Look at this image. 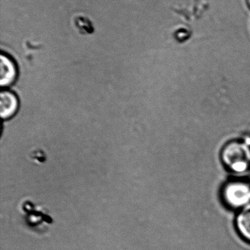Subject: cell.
<instances>
[{"label":"cell","instance_id":"obj_1","mask_svg":"<svg viewBox=\"0 0 250 250\" xmlns=\"http://www.w3.org/2000/svg\"><path fill=\"white\" fill-rule=\"evenodd\" d=\"M224 167L235 175L250 170V144L248 140H233L223 146L220 154Z\"/></svg>","mask_w":250,"mask_h":250},{"label":"cell","instance_id":"obj_2","mask_svg":"<svg viewBox=\"0 0 250 250\" xmlns=\"http://www.w3.org/2000/svg\"><path fill=\"white\" fill-rule=\"evenodd\" d=\"M222 199L230 209L239 210L250 205V182L245 179H233L225 184Z\"/></svg>","mask_w":250,"mask_h":250},{"label":"cell","instance_id":"obj_3","mask_svg":"<svg viewBox=\"0 0 250 250\" xmlns=\"http://www.w3.org/2000/svg\"><path fill=\"white\" fill-rule=\"evenodd\" d=\"M0 83L1 86H7L13 83L17 75L14 62L6 54H1L0 57Z\"/></svg>","mask_w":250,"mask_h":250},{"label":"cell","instance_id":"obj_4","mask_svg":"<svg viewBox=\"0 0 250 250\" xmlns=\"http://www.w3.org/2000/svg\"><path fill=\"white\" fill-rule=\"evenodd\" d=\"M19 108V102L16 95L11 92H1L0 96V114L1 118L7 120L13 117Z\"/></svg>","mask_w":250,"mask_h":250},{"label":"cell","instance_id":"obj_5","mask_svg":"<svg viewBox=\"0 0 250 250\" xmlns=\"http://www.w3.org/2000/svg\"><path fill=\"white\" fill-rule=\"evenodd\" d=\"M235 226L242 239L250 243V205L239 211L235 219Z\"/></svg>","mask_w":250,"mask_h":250},{"label":"cell","instance_id":"obj_6","mask_svg":"<svg viewBox=\"0 0 250 250\" xmlns=\"http://www.w3.org/2000/svg\"><path fill=\"white\" fill-rule=\"evenodd\" d=\"M247 3H248V5L249 6L250 8V0H247Z\"/></svg>","mask_w":250,"mask_h":250},{"label":"cell","instance_id":"obj_7","mask_svg":"<svg viewBox=\"0 0 250 250\" xmlns=\"http://www.w3.org/2000/svg\"><path fill=\"white\" fill-rule=\"evenodd\" d=\"M246 139L248 140V142H249L250 144V138H246Z\"/></svg>","mask_w":250,"mask_h":250}]
</instances>
